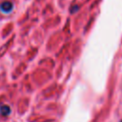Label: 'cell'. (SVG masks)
Returning <instances> with one entry per match:
<instances>
[{
  "label": "cell",
  "instance_id": "1",
  "mask_svg": "<svg viewBox=\"0 0 122 122\" xmlns=\"http://www.w3.org/2000/svg\"><path fill=\"white\" fill-rule=\"evenodd\" d=\"M12 9H13V5L10 1H5L0 4V10L3 13H9L12 10Z\"/></svg>",
  "mask_w": 122,
  "mask_h": 122
},
{
  "label": "cell",
  "instance_id": "2",
  "mask_svg": "<svg viewBox=\"0 0 122 122\" xmlns=\"http://www.w3.org/2000/svg\"><path fill=\"white\" fill-rule=\"evenodd\" d=\"M0 113L3 116H7L10 113V108L8 105H1L0 106Z\"/></svg>",
  "mask_w": 122,
  "mask_h": 122
},
{
  "label": "cell",
  "instance_id": "3",
  "mask_svg": "<svg viewBox=\"0 0 122 122\" xmlns=\"http://www.w3.org/2000/svg\"><path fill=\"white\" fill-rule=\"evenodd\" d=\"M121 122H122V121H121Z\"/></svg>",
  "mask_w": 122,
  "mask_h": 122
}]
</instances>
